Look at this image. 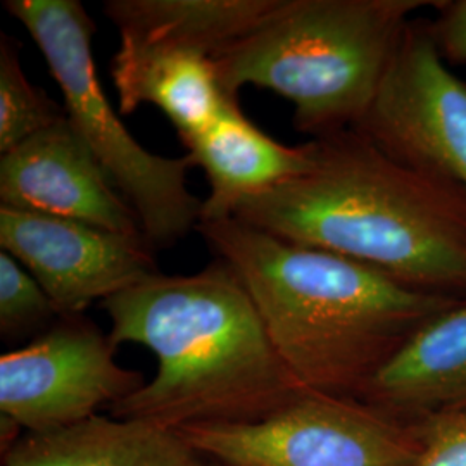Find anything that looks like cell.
I'll return each instance as SVG.
<instances>
[{"mask_svg": "<svg viewBox=\"0 0 466 466\" xmlns=\"http://www.w3.org/2000/svg\"><path fill=\"white\" fill-rule=\"evenodd\" d=\"M182 144L209 182L200 221L235 217L244 200L298 177L311 163V142L292 147L271 138L244 115L238 97L227 100L208 128Z\"/></svg>", "mask_w": 466, "mask_h": 466, "instance_id": "obj_12", "label": "cell"}, {"mask_svg": "<svg viewBox=\"0 0 466 466\" xmlns=\"http://www.w3.org/2000/svg\"><path fill=\"white\" fill-rule=\"evenodd\" d=\"M42 52L63 94L66 116L134 208L150 248H169L198 228L202 200L187 184L188 154L165 157L140 146L100 86L92 38L94 19L80 0H5Z\"/></svg>", "mask_w": 466, "mask_h": 466, "instance_id": "obj_5", "label": "cell"}, {"mask_svg": "<svg viewBox=\"0 0 466 466\" xmlns=\"http://www.w3.org/2000/svg\"><path fill=\"white\" fill-rule=\"evenodd\" d=\"M109 333L82 317H61L47 332L0 358V415L25 433L76 425L146 385L121 367Z\"/></svg>", "mask_w": 466, "mask_h": 466, "instance_id": "obj_7", "label": "cell"}, {"mask_svg": "<svg viewBox=\"0 0 466 466\" xmlns=\"http://www.w3.org/2000/svg\"><path fill=\"white\" fill-rule=\"evenodd\" d=\"M178 432L218 466H413L421 451L418 423L309 389L259 421Z\"/></svg>", "mask_w": 466, "mask_h": 466, "instance_id": "obj_6", "label": "cell"}, {"mask_svg": "<svg viewBox=\"0 0 466 466\" xmlns=\"http://www.w3.org/2000/svg\"><path fill=\"white\" fill-rule=\"evenodd\" d=\"M47 292L4 252L0 254V335L4 340L38 337L59 319Z\"/></svg>", "mask_w": 466, "mask_h": 466, "instance_id": "obj_17", "label": "cell"}, {"mask_svg": "<svg viewBox=\"0 0 466 466\" xmlns=\"http://www.w3.org/2000/svg\"><path fill=\"white\" fill-rule=\"evenodd\" d=\"M309 142V167L233 218L420 292L466 299L465 188L402 165L358 130Z\"/></svg>", "mask_w": 466, "mask_h": 466, "instance_id": "obj_1", "label": "cell"}, {"mask_svg": "<svg viewBox=\"0 0 466 466\" xmlns=\"http://www.w3.org/2000/svg\"><path fill=\"white\" fill-rule=\"evenodd\" d=\"M435 13L427 28L439 54L444 61L466 65V0H441Z\"/></svg>", "mask_w": 466, "mask_h": 466, "instance_id": "obj_19", "label": "cell"}, {"mask_svg": "<svg viewBox=\"0 0 466 466\" xmlns=\"http://www.w3.org/2000/svg\"><path fill=\"white\" fill-rule=\"evenodd\" d=\"M441 0H277L213 59L223 90L268 88L294 106L300 134L323 138L367 116L411 15Z\"/></svg>", "mask_w": 466, "mask_h": 466, "instance_id": "obj_4", "label": "cell"}, {"mask_svg": "<svg viewBox=\"0 0 466 466\" xmlns=\"http://www.w3.org/2000/svg\"><path fill=\"white\" fill-rule=\"evenodd\" d=\"M277 0H107L121 42L215 59L256 30Z\"/></svg>", "mask_w": 466, "mask_h": 466, "instance_id": "obj_14", "label": "cell"}, {"mask_svg": "<svg viewBox=\"0 0 466 466\" xmlns=\"http://www.w3.org/2000/svg\"><path fill=\"white\" fill-rule=\"evenodd\" d=\"M0 248L42 285L59 317H82L96 300L161 273L147 240L5 206Z\"/></svg>", "mask_w": 466, "mask_h": 466, "instance_id": "obj_9", "label": "cell"}, {"mask_svg": "<svg viewBox=\"0 0 466 466\" xmlns=\"http://www.w3.org/2000/svg\"><path fill=\"white\" fill-rule=\"evenodd\" d=\"M421 451L413 466H466V411L418 421Z\"/></svg>", "mask_w": 466, "mask_h": 466, "instance_id": "obj_18", "label": "cell"}, {"mask_svg": "<svg viewBox=\"0 0 466 466\" xmlns=\"http://www.w3.org/2000/svg\"><path fill=\"white\" fill-rule=\"evenodd\" d=\"M358 400L408 423L466 411V299L420 327Z\"/></svg>", "mask_w": 466, "mask_h": 466, "instance_id": "obj_11", "label": "cell"}, {"mask_svg": "<svg viewBox=\"0 0 466 466\" xmlns=\"http://www.w3.org/2000/svg\"><path fill=\"white\" fill-rule=\"evenodd\" d=\"M111 78L123 115H132L144 104L156 106L182 142L208 128L233 97L219 84L211 57L142 49L127 42H119Z\"/></svg>", "mask_w": 466, "mask_h": 466, "instance_id": "obj_15", "label": "cell"}, {"mask_svg": "<svg viewBox=\"0 0 466 466\" xmlns=\"http://www.w3.org/2000/svg\"><path fill=\"white\" fill-rule=\"evenodd\" d=\"M0 206L146 240L134 208L67 116L2 154Z\"/></svg>", "mask_w": 466, "mask_h": 466, "instance_id": "obj_10", "label": "cell"}, {"mask_svg": "<svg viewBox=\"0 0 466 466\" xmlns=\"http://www.w3.org/2000/svg\"><path fill=\"white\" fill-rule=\"evenodd\" d=\"M66 117L65 106L30 84L16 38L0 36V152L5 154L25 140Z\"/></svg>", "mask_w": 466, "mask_h": 466, "instance_id": "obj_16", "label": "cell"}, {"mask_svg": "<svg viewBox=\"0 0 466 466\" xmlns=\"http://www.w3.org/2000/svg\"><path fill=\"white\" fill-rule=\"evenodd\" d=\"M387 156L466 190V82L411 19L367 116L354 128Z\"/></svg>", "mask_w": 466, "mask_h": 466, "instance_id": "obj_8", "label": "cell"}, {"mask_svg": "<svg viewBox=\"0 0 466 466\" xmlns=\"http://www.w3.org/2000/svg\"><path fill=\"white\" fill-rule=\"evenodd\" d=\"M196 230L248 290L290 375L315 392L358 398L420 327L460 300L237 218Z\"/></svg>", "mask_w": 466, "mask_h": 466, "instance_id": "obj_2", "label": "cell"}, {"mask_svg": "<svg viewBox=\"0 0 466 466\" xmlns=\"http://www.w3.org/2000/svg\"><path fill=\"white\" fill-rule=\"evenodd\" d=\"M2 466H218L165 425L94 415L46 433H23Z\"/></svg>", "mask_w": 466, "mask_h": 466, "instance_id": "obj_13", "label": "cell"}, {"mask_svg": "<svg viewBox=\"0 0 466 466\" xmlns=\"http://www.w3.org/2000/svg\"><path fill=\"white\" fill-rule=\"evenodd\" d=\"M113 344L149 350L156 375L109 408L111 417L180 431L254 423L302 387L283 365L248 290L215 259L194 275L157 273L100 302Z\"/></svg>", "mask_w": 466, "mask_h": 466, "instance_id": "obj_3", "label": "cell"}]
</instances>
